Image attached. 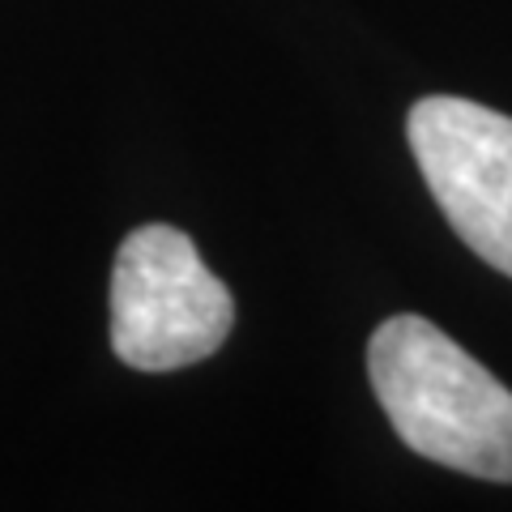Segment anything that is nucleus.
<instances>
[{
  "instance_id": "obj_2",
  "label": "nucleus",
  "mask_w": 512,
  "mask_h": 512,
  "mask_svg": "<svg viewBox=\"0 0 512 512\" xmlns=\"http://www.w3.org/2000/svg\"><path fill=\"white\" fill-rule=\"evenodd\" d=\"M235 325V299L197 244L150 222L116 252L111 269V350L137 372H175L210 359Z\"/></svg>"
},
{
  "instance_id": "obj_3",
  "label": "nucleus",
  "mask_w": 512,
  "mask_h": 512,
  "mask_svg": "<svg viewBox=\"0 0 512 512\" xmlns=\"http://www.w3.org/2000/svg\"><path fill=\"white\" fill-rule=\"evenodd\" d=\"M406 137L453 231L512 278V116L457 94H427L410 107Z\"/></svg>"
},
{
  "instance_id": "obj_1",
  "label": "nucleus",
  "mask_w": 512,
  "mask_h": 512,
  "mask_svg": "<svg viewBox=\"0 0 512 512\" xmlns=\"http://www.w3.org/2000/svg\"><path fill=\"white\" fill-rule=\"evenodd\" d=\"M367 376L397 440L448 470L512 483V389L423 316H389Z\"/></svg>"
}]
</instances>
